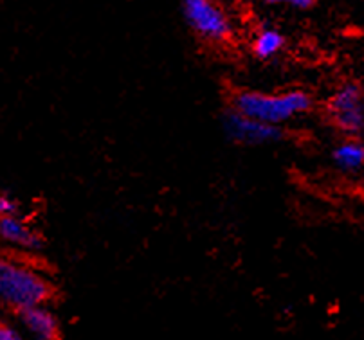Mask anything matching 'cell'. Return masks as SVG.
<instances>
[{
  "label": "cell",
  "mask_w": 364,
  "mask_h": 340,
  "mask_svg": "<svg viewBox=\"0 0 364 340\" xmlns=\"http://www.w3.org/2000/svg\"><path fill=\"white\" fill-rule=\"evenodd\" d=\"M0 340H29V339L23 335L22 329H20L18 326L6 322V324L0 326Z\"/></svg>",
  "instance_id": "cell-10"
},
{
  "label": "cell",
  "mask_w": 364,
  "mask_h": 340,
  "mask_svg": "<svg viewBox=\"0 0 364 340\" xmlns=\"http://www.w3.org/2000/svg\"><path fill=\"white\" fill-rule=\"evenodd\" d=\"M332 160L337 170L345 173H357L364 170V143L357 137H348L333 148Z\"/></svg>",
  "instance_id": "cell-8"
},
{
  "label": "cell",
  "mask_w": 364,
  "mask_h": 340,
  "mask_svg": "<svg viewBox=\"0 0 364 340\" xmlns=\"http://www.w3.org/2000/svg\"><path fill=\"white\" fill-rule=\"evenodd\" d=\"M53 294V283L33 265L16 258L0 261V299L13 315L33 306L47 305Z\"/></svg>",
  "instance_id": "cell-1"
},
{
  "label": "cell",
  "mask_w": 364,
  "mask_h": 340,
  "mask_svg": "<svg viewBox=\"0 0 364 340\" xmlns=\"http://www.w3.org/2000/svg\"><path fill=\"white\" fill-rule=\"evenodd\" d=\"M0 214L2 216L18 214V205H16L15 198H11L9 194H2V198H0Z\"/></svg>",
  "instance_id": "cell-12"
},
{
  "label": "cell",
  "mask_w": 364,
  "mask_h": 340,
  "mask_svg": "<svg viewBox=\"0 0 364 340\" xmlns=\"http://www.w3.org/2000/svg\"><path fill=\"white\" fill-rule=\"evenodd\" d=\"M222 123H224V132L228 133L229 139L238 144H247V146L274 144L285 137L282 126L262 123L232 109L225 114Z\"/></svg>",
  "instance_id": "cell-5"
},
{
  "label": "cell",
  "mask_w": 364,
  "mask_h": 340,
  "mask_svg": "<svg viewBox=\"0 0 364 340\" xmlns=\"http://www.w3.org/2000/svg\"><path fill=\"white\" fill-rule=\"evenodd\" d=\"M0 238L16 252H35L43 248V238L38 231L28 225L18 214L0 216Z\"/></svg>",
  "instance_id": "cell-7"
},
{
  "label": "cell",
  "mask_w": 364,
  "mask_h": 340,
  "mask_svg": "<svg viewBox=\"0 0 364 340\" xmlns=\"http://www.w3.org/2000/svg\"><path fill=\"white\" fill-rule=\"evenodd\" d=\"M328 116L336 128L350 137L364 132V90L359 85H343L328 101Z\"/></svg>",
  "instance_id": "cell-4"
},
{
  "label": "cell",
  "mask_w": 364,
  "mask_h": 340,
  "mask_svg": "<svg viewBox=\"0 0 364 340\" xmlns=\"http://www.w3.org/2000/svg\"><path fill=\"white\" fill-rule=\"evenodd\" d=\"M267 4L272 6H287L294 9H310L314 6L316 0H265Z\"/></svg>",
  "instance_id": "cell-11"
},
{
  "label": "cell",
  "mask_w": 364,
  "mask_h": 340,
  "mask_svg": "<svg viewBox=\"0 0 364 340\" xmlns=\"http://www.w3.org/2000/svg\"><path fill=\"white\" fill-rule=\"evenodd\" d=\"M231 109L262 123L282 126L312 110V97L303 90L267 94L242 90L232 96Z\"/></svg>",
  "instance_id": "cell-2"
},
{
  "label": "cell",
  "mask_w": 364,
  "mask_h": 340,
  "mask_svg": "<svg viewBox=\"0 0 364 340\" xmlns=\"http://www.w3.org/2000/svg\"><path fill=\"white\" fill-rule=\"evenodd\" d=\"M283 45H285V36L278 29L262 28L252 38L251 49L258 60H271L282 53Z\"/></svg>",
  "instance_id": "cell-9"
},
{
  "label": "cell",
  "mask_w": 364,
  "mask_h": 340,
  "mask_svg": "<svg viewBox=\"0 0 364 340\" xmlns=\"http://www.w3.org/2000/svg\"><path fill=\"white\" fill-rule=\"evenodd\" d=\"M16 326L29 340H60V324L47 305L33 306L15 313Z\"/></svg>",
  "instance_id": "cell-6"
},
{
  "label": "cell",
  "mask_w": 364,
  "mask_h": 340,
  "mask_svg": "<svg viewBox=\"0 0 364 340\" xmlns=\"http://www.w3.org/2000/svg\"><path fill=\"white\" fill-rule=\"evenodd\" d=\"M182 16L205 42L224 43L232 36L231 18L217 0H182Z\"/></svg>",
  "instance_id": "cell-3"
}]
</instances>
